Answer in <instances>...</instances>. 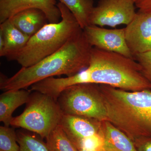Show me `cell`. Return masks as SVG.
I'll list each match as a JSON object with an SVG mask.
<instances>
[{"mask_svg":"<svg viewBox=\"0 0 151 151\" xmlns=\"http://www.w3.org/2000/svg\"><path fill=\"white\" fill-rule=\"evenodd\" d=\"M92 47L80 28L60 49L35 65L22 67L10 78L1 74L0 89H27L33 84L54 76H72L88 67Z\"/></svg>","mask_w":151,"mask_h":151,"instance_id":"obj_1","label":"cell"},{"mask_svg":"<svg viewBox=\"0 0 151 151\" xmlns=\"http://www.w3.org/2000/svg\"><path fill=\"white\" fill-rule=\"evenodd\" d=\"M107 121L134 142L151 137V89L129 91L99 84Z\"/></svg>","mask_w":151,"mask_h":151,"instance_id":"obj_2","label":"cell"},{"mask_svg":"<svg viewBox=\"0 0 151 151\" xmlns=\"http://www.w3.org/2000/svg\"><path fill=\"white\" fill-rule=\"evenodd\" d=\"M75 84H104L129 91L151 89L134 59L92 47L89 66L73 76Z\"/></svg>","mask_w":151,"mask_h":151,"instance_id":"obj_3","label":"cell"},{"mask_svg":"<svg viewBox=\"0 0 151 151\" xmlns=\"http://www.w3.org/2000/svg\"><path fill=\"white\" fill-rule=\"evenodd\" d=\"M57 5L61 13V20L57 23L47 24L30 37L16 60L22 67L35 65L54 53L81 28L67 7L60 2Z\"/></svg>","mask_w":151,"mask_h":151,"instance_id":"obj_4","label":"cell"},{"mask_svg":"<svg viewBox=\"0 0 151 151\" xmlns=\"http://www.w3.org/2000/svg\"><path fill=\"white\" fill-rule=\"evenodd\" d=\"M26 104L23 112L13 118L11 126L34 132L46 139L59 125L63 114L57 101L46 94L34 92Z\"/></svg>","mask_w":151,"mask_h":151,"instance_id":"obj_5","label":"cell"},{"mask_svg":"<svg viewBox=\"0 0 151 151\" xmlns=\"http://www.w3.org/2000/svg\"><path fill=\"white\" fill-rule=\"evenodd\" d=\"M58 103L64 114L107 121V112L99 84H76L64 89L58 98Z\"/></svg>","mask_w":151,"mask_h":151,"instance_id":"obj_6","label":"cell"},{"mask_svg":"<svg viewBox=\"0 0 151 151\" xmlns=\"http://www.w3.org/2000/svg\"><path fill=\"white\" fill-rule=\"evenodd\" d=\"M135 6L133 0H100L92 10L89 25L102 27L127 25L137 13Z\"/></svg>","mask_w":151,"mask_h":151,"instance_id":"obj_7","label":"cell"},{"mask_svg":"<svg viewBox=\"0 0 151 151\" xmlns=\"http://www.w3.org/2000/svg\"><path fill=\"white\" fill-rule=\"evenodd\" d=\"M88 42L92 47L105 51L116 52L134 59L127 46L125 29H107L89 25L83 29Z\"/></svg>","mask_w":151,"mask_h":151,"instance_id":"obj_8","label":"cell"},{"mask_svg":"<svg viewBox=\"0 0 151 151\" xmlns=\"http://www.w3.org/2000/svg\"><path fill=\"white\" fill-rule=\"evenodd\" d=\"M124 29L127 46L134 57L151 51V12L139 11Z\"/></svg>","mask_w":151,"mask_h":151,"instance_id":"obj_9","label":"cell"},{"mask_svg":"<svg viewBox=\"0 0 151 151\" xmlns=\"http://www.w3.org/2000/svg\"><path fill=\"white\" fill-rule=\"evenodd\" d=\"M55 0H0V23L27 9H39L44 13L50 23L60 21L61 13Z\"/></svg>","mask_w":151,"mask_h":151,"instance_id":"obj_10","label":"cell"},{"mask_svg":"<svg viewBox=\"0 0 151 151\" xmlns=\"http://www.w3.org/2000/svg\"><path fill=\"white\" fill-rule=\"evenodd\" d=\"M101 123L95 119L63 113L59 125L75 146L83 139L100 134Z\"/></svg>","mask_w":151,"mask_h":151,"instance_id":"obj_11","label":"cell"},{"mask_svg":"<svg viewBox=\"0 0 151 151\" xmlns=\"http://www.w3.org/2000/svg\"><path fill=\"white\" fill-rule=\"evenodd\" d=\"M0 36L4 43L0 56L4 57L9 60H16L30 37L18 29L10 19L0 24Z\"/></svg>","mask_w":151,"mask_h":151,"instance_id":"obj_12","label":"cell"},{"mask_svg":"<svg viewBox=\"0 0 151 151\" xmlns=\"http://www.w3.org/2000/svg\"><path fill=\"white\" fill-rule=\"evenodd\" d=\"M10 19L18 29L30 37L48 22L44 13L36 8L21 11Z\"/></svg>","mask_w":151,"mask_h":151,"instance_id":"obj_13","label":"cell"},{"mask_svg":"<svg viewBox=\"0 0 151 151\" xmlns=\"http://www.w3.org/2000/svg\"><path fill=\"white\" fill-rule=\"evenodd\" d=\"M100 133L108 151H137L134 142L108 121L101 122Z\"/></svg>","mask_w":151,"mask_h":151,"instance_id":"obj_14","label":"cell"},{"mask_svg":"<svg viewBox=\"0 0 151 151\" xmlns=\"http://www.w3.org/2000/svg\"><path fill=\"white\" fill-rule=\"evenodd\" d=\"M30 91L25 89L5 91L0 96V122L6 127H9L12 114L16 109L27 103L29 100Z\"/></svg>","mask_w":151,"mask_h":151,"instance_id":"obj_15","label":"cell"},{"mask_svg":"<svg viewBox=\"0 0 151 151\" xmlns=\"http://www.w3.org/2000/svg\"><path fill=\"white\" fill-rule=\"evenodd\" d=\"M73 15L81 29L89 25V18L94 8L93 0H59Z\"/></svg>","mask_w":151,"mask_h":151,"instance_id":"obj_16","label":"cell"},{"mask_svg":"<svg viewBox=\"0 0 151 151\" xmlns=\"http://www.w3.org/2000/svg\"><path fill=\"white\" fill-rule=\"evenodd\" d=\"M50 151H78L61 127L58 125L46 138Z\"/></svg>","mask_w":151,"mask_h":151,"instance_id":"obj_17","label":"cell"},{"mask_svg":"<svg viewBox=\"0 0 151 151\" xmlns=\"http://www.w3.org/2000/svg\"><path fill=\"white\" fill-rule=\"evenodd\" d=\"M19 151H50L46 143H44L35 136L19 132L17 134Z\"/></svg>","mask_w":151,"mask_h":151,"instance_id":"obj_18","label":"cell"},{"mask_svg":"<svg viewBox=\"0 0 151 151\" xmlns=\"http://www.w3.org/2000/svg\"><path fill=\"white\" fill-rule=\"evenodd\" d=\"M19 146L14 130L6 126L0 127V151H19Z\"/></svg>","mask_w":151,"mask_h":151,"instance_id":"obj_19","label":"cell"},{"mask_svg":"<svg viewBox=\"0 0 151 151\" xmlns=\"http://www.w3.org/2000/svg\"><path fill=\"white\" fill-rule=\"evenodd\" d=\"M104 146V140L101 133L99 134L85 138L75 145L78 150L85 149L97 151Z\"/></svg>","mask_w":151,"mask_h":151,"instance_id":"obj_20","label":"cell"},{"mask_svg":"<svg viewBox=\"0 0 151 151\" xmlns=\"http://www.w3.org/2000/svg\"><path fill=\"white\" fill-rule=\"evenodd\" d=\"M134 58L139 64L142 74L151 84V51L136 55Z\"/></svg>","mask_w":151,"mask_h":151,"instance_id":"obj_21","label":"cell"},{"mask_svg":"<svg viewBox=\"0 0 151 151\" xmlns=\"http://www.w3.org/2000/svg\"><path fill=\"white\" fill-rule=\"evenodd\" d=\"M134 142L137 151H151V137L138 138Z\"/></svg>","mask_w":151,"mask_h":151,"instance_id":"obj_22","label":"cell"},{"mask_svg":"<svg viewBox=\"0 0 151 151\" xmlns=\"http://www.w3.org/2000/svg\"><path fill=\"white\" fill-rule=\"evenodd\" d=\"M139 11L151 12V0H133Z\"/></svg>","mask_w":151,"mask_h":151,"instance_id":"obj_23","label":"cell"},{"mask_svg":"<svg viewBox=\"0 0 151 151\" xmlns=\"http://www.w3.org/2000/svg\"><path fill=\"white\" fill-rule=\"evenodd\" d=\"M78 151H96L94 150H85V149H79Z\"/></svg>","mask_w":151,"mask_h":151,"instance_id":"obj_24","label":"cell"},{"mask_svg":"<svg viewBox=\"0 0 151 151\" xmlns=\"http://www.w3.org/2000/svg\"><path fill=\"white\" fill-rule=\"evenodd\" d=\"M97 151H108L107 150H106L105 148H104V146L103 147H101V148L100 149H99V150H98Z\"/></svg>","mask_w":151,"mask_h":151,"instance_id":"obj_25","label":"cell"}]
</instances>
